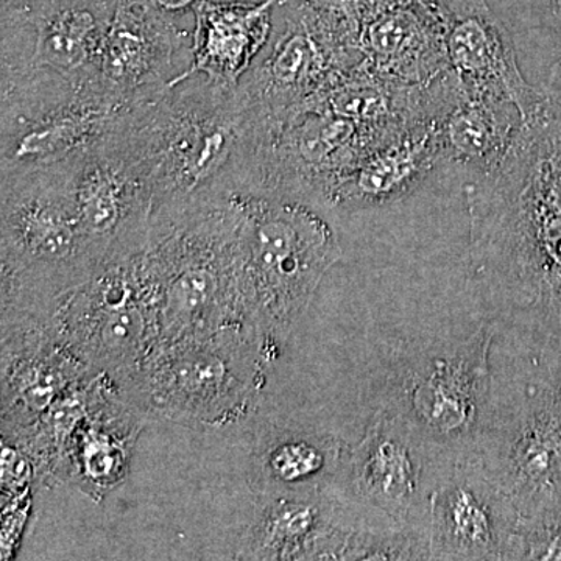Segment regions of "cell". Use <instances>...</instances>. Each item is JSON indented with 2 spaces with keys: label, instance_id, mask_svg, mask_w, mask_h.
Returning a JSON list of instances; mask_svg holds the SVG:
<instances>
[{
  "label": "cell",
  "instance_id": "1",
  "mask_svg": "<svg viewBox=\"0 0 561 561\" xmlns=\"http://www.w3.org/2000/svg\"><path fill=\"white\" fill-rule=\"evenodd\" d=\"M504 160L465 186L476 278L502 320L561 343V60Z\"/></svg>",
  "mask_w": 561,
  "mask_h": 561
},
{
  "label": "cell",
  "instance_id": "2",
  "mask_svg": "<svg viewBox=\"0 0 561 561\" xmlns=\"http://www.w3.org/2000/svg\"><path fill=\"white\" fill-rule=\"evenodd\" d=\"M153 171V217L260 190L267 119L241 88L194 73L130 111Z\"/></svg>",
  "mask_w": 561,
  "mask_h": 561
},
{
  "label": "cell",
  "instance_id": "3",
  "mask_svg": "<svg viewBox=\"0 0 561 561\" xmlns=\"http://www.w3.org/2000/svg\"><path fill=\"white\" fill-rule=\"evenodd\" d=\"M236 194L151 221L140 264L157 311V345L227 330L256 334L243 298Z\"/></svg>",
  "mask_w": 561,
  "mask_h": 561
},
{
  "label": "cell",
  "instance_id": "4",
  "mask_svg": "<svg viewBox=\"0 0 561 561\" xmlns=\"http://www.w3.org/2000/svg\"><path fill=\"white\" fill-rule=\"evenodd\" d=\"M527 339L529 348L511 371H493L476 446L519 519L561 508V343Z\"/></svg>",
  "mask_w": 561,
  "mask_h": 561
},
{
  "label": "cell",
  "instance_id": "5",
  "mask_svg": "<svg viewBox=\"0 0 561 561\" xmlns=\"http://www.w3.org/2000/svg\"><path fill=\"white\" fill-rule=\"evenodd\" d=\"M239 256L247 316L273 359L321 279L342 256L316 206L267 190L238 192Z\"/></svg>",
  "mask_w": 561,
  "mask_h": 561
},
{
  "label": "cell",
  "instance_id": "6",
  "mask_svg": "<svg viewBox=\"0 0 561 561\" xmlns=\"http://www.w3.org/2000/svg\"><path fill=\"white\" fill-rule=\"evenodd\" d=\"M73 160L0 180L2 316H50L61 295L102 272L70 194Z\"/></svg>",
  "mask_w": 561,
  "mask_h": 561
},
{
  "label": "cell",
  "instance_id": "7",
  "mask_svg": "<svg viewBox=\"0 0 561 561\" xmlns=\"http://www.w3.org/2000/svg\"><path fill=\"white\" fill-rule=\"evenodd\" d=\"M271 362L256 334L227 330L154 346L117 390L142 415L224 426L256 405Z\"/></svg>",
  "mask_w": 561,
  "mask_h": 561
},
{
  "label": "cell",
  "instance_id": "8",
  "mask_svg": "<svg viewBox=\"0 0 561 561\" xmlns=\"http://www.w3.org/2000/svg\"><path fill=\"white\" fill-rule=\"evenodd\" d=\"M494 337L493 324H482L459 341L402 350L381 383L379 409L449 459L474 456L489 412Z\"/></svg>",
  "mask_w": 561,
  "mask_h": 561
},
{
  "label": "cell",
  "instance_id": "9",
  "mask_svg": "<svg viewBox=\"0 0 561 561\" xmlns=\"http://www.w3.org/2000/svg\"><path fill=\"white\" fill-rule=\"evenodd\" d=\"M128 110L106 101L92 83L43 76L2 81L0 179L80 157L101 142Z\"/></svg>",
  "mask_w": 561,
  "mask_h": 561
},
{
  "label": "cell",
  "instance_id": "10",
  "mask_svg": "<svg viewBox=\"0 0 561 561\" xmlns=\"http://www.w3.org/2000/svg\"><path fill=\"white\" fill-rule=\"evenodd\" d=\"M139 254L66 291L51 312L62 346L116 387L158 343L157 311Z\"/></svg>",
  "mask_w": 561,
  "mask_h": 561
},
{
  "label": "cell",
  "instance_id": "11",
  "mask_svg": "<svg viewBox=\"0 0 561 561\" xmlns=\"http://www.w3.org/2000/svg\"><path fill=\"white\" fill-rule=\"evenodd\" d=\"M70 194L101 271L146 249L153 217V171L133 128L130 110L101 142L73 160Z\"/></svg>",
  "mask_w": 561,
  "mask_h": 561
},
{
  "label": "cell",
  "instance_id": "12",
  "mask_svg": "<svg viewBox=\"0 0 561 561\" xmlns=\"http://www.w3.org/2000/svg\"><path fill=\"white\" fill-rule=\"evenodd\" d=\"M364 62L341 18L308 0H279L267 46L239 83L265 119H275L341 83Z\"/></svg>",
  "mask_w": 561,
  "mask_h": 561
},
{
  "label": "cell",
  "instance_id": "13",
  "mask_svg": "<svg viewBox=\"0 0 561 561\" xmlns=\"http://www.w3.org/2000/svg\"><path fill=\"white\" fill-rule=\"evenodd\" d=\"M453 461L404 421L378 409L362 440L346 449L331 489L356 507L401 526L430 527L432 493Z\"/></svg>",
  "mask_w": 561,
  "mask_h": 561
},
{
  "label": "cell",
  "instance_id": "14",
  "mask_svg": "<svg viewBox=\"0 0 561 561\" xmlns=\"http://www.w3.org/2000/svg\"><path fill=\"white\" fill-rule=\"evenodd\" d=\"M119 0H2V81L90 84Z\"/></svg>",
  "mask_w": 561,
  "mask_h": 561
},
{
  "label": "cell",
  "instance_id": "15",
  "mask_svg": "<svg viewBox=\"0 0 561 561\" xmlns=\"http://www.w3.org/2000/svg\"><path fill=\"white\" fill-rule=\"evenodd\" d=\"M194 22L173 20L149 0H119L92 87L106 101L135 108L190 72Z\"/></svg>",
  "mask_w": 561,
  "mask_h": 561
},
{
  "label": "cell",
  "instance_id": "16",
  "mask_svg": "<svg viewBox=\"0 0 561 561\" xmlns=\"http://www.w3.org/2000/svg\"><path fill=\"white\" fill-rule=\"evenodd\" d=\"M394 526L343 500L334 490L260 493L243 535L247 560H356L365 531Z\"/></svg>",
  "mask_w": 561,
  "mask_h": 561
},
{
  "label": "cell",
  "instance_id": "17",
  "mask_svg": "<svg viewBox=\"0 0 561 561\" xmlns=\"http://www.w3.org/2000/svg\"><path fill=\"white\" fill-rule=\"evenodd\" d=\"M518 522L476 454L453 461L431 497V560H511Z\"/></svg>",
  "mask_w": 561,
  "mask_h": 561
},
{
  "label": "cell",
  "instance_id": "18",
  "mask_svg": "<svg viewBox=\"0 0 561 561\" xmlns=\"http://www.w3.org/2000/svg\"><path fill=\"white\" fill-rule=\"evenodd\" d=\"M62 346L50 320H2V435L20 445L66 391L95 375Z\"/></svg>",
  "mask_w": 561,
  "mask_h": 561
},
{
  "label": "cell",
  "instance_id": "19",
  "mask_svg": "<svg viewBox=\"0 0 561 561\" xmlns=\"http://www.w3.org/2000/svg\"><path fill=\"white\" fill-rule=\"evenodd\" d=\"M364 65L382 79L424 87L448 72L446 0H387L364 21Z\"/></svg>",
  "mask_w": 561,
  "mask_h": 561
},
{
  "label": "cell",
  "instance_id": "20",
  "mask_svg": "<svg viewBox=\"0 0 561 561\" xmlns=\"http://www.w3.org/2000/svg\"><path fill=\"white\" fill-rule=\"evenodd\" d=\"M446 49L461 90L515 102L524 116L541 99L519 66L511 32L486 0H446Z\"/></svg>",
  "mask_w": 561,
  "mask_h": 561
},
{
  "label": "cell",
  "instance_id": "21",
  "mask_svg": "<svg viewBox=\"0 0 561 561\" xmlns=\"http://www.w3.org/2000/svg\"><path fill=\"white\" fill-rule=\"evenodd\" d=\"M448 165L442 119L420 122L376 147L337 184L330 206L368 209L409 197Z\"/></svg>",
  "mask_w": 561,
  "mask_h": 561
},
{
  "label": "cell",
  "instance_id": "22",
  "mask_svg": "<svg viewBox=\"0 0 561 561\" xmlns=\"http://www.w3.org/2000/svg\"><path fill=\"white\" fill-rule=\"evenodd\" d=\"M278 2H206L198 7L194 14V61L184 79L205 73L216 83L238 87L271 39Z\"/></svg>",
  "mask_w": 561,
  "mask_h": 561
},
{
  "label": "cell",
  "instance_id": "23",
  "mask_svg": "<svg viewBox=\"0 0 561 561\" xmlns=\"http://www.w3.org/2000/svg\"><path fill=\"white\" fill-rule=\"evenodd\" d=\"M142 419V413L106 379L70 446L65 481L76 483L95 500L116 489L127 476Z\"/></svg>",
  "mask_w": 561,
  "mask_h": 561
},
{
  "label": "cell",
  "instance_id": "24",
  "mask_svg": "<svg viewBox=\"0 0 561 561\" xmlns=\"http://www.w3.org/2000/svg\"><path fill=\"white\" fill-rule=\"evenodd\" d=\"M524 122L526 116L515 102L461 90L442 119L448 164L461 165L478 175L490 172L512 149Z\"/></svg>",
  "mask_w": 561,
  "mask_h": 561
},
{
  "label": "cell",
  "instance_id": "25",
  "mask_svg": "<svg viewBox=\"0 0 561 561\" xmlns=\"http://www.w3.org/2000/svg\"><path fill=\"white\" fill-rule=\"evenodd\" d=\"M345 445L334 435L305 430L273 432L254 459L257 493H312L337 478Z\"/></svg>",
  "mask_w": 561,
  "mask_h": 561
},
{
  "label": "cell",
  "instance_id": "26",
  "mask_svg": "<svg viewBox=\"0 0 561 561\" xmlns=\"http://www.w3.org/2000/svg\"><path fill=\"white\" fill-rule=\"evenodd\" d=\"M511 560H561V508L519 519Z\"/></svg>",
  "mask_w": 561,
  "mask_h": 561
},
{
  "label": "cell",
  "instance_id": "27",
  "mask_svg": "<svg viewBox=\"0 0 561 561\" xmlns=\"http://www.w3.org/2000/svg\"><path fill=\"white\" fill-rule=\"evenodd\" d=\"M154 9L173 20L194 22L195 10L206 2H262V0H149Z\"/></svg>",
  "mask_w": 561,
  "mask_h": 561
},
{
  "label": "cell",
  "instance_id": "28",
  "mask_svg": "<svg viewBox=\"0 0 561 561\" xmlns=\"http://www.w3.org/2000/svg\"><path fill=\"white\" fill-rule=\"evenodd\" d=\"M551 5L556 16H559L561 20V0H551Z\"/></svg>",
  "mask_w": 561,
  "mask_h": 561
}]
</instances>
